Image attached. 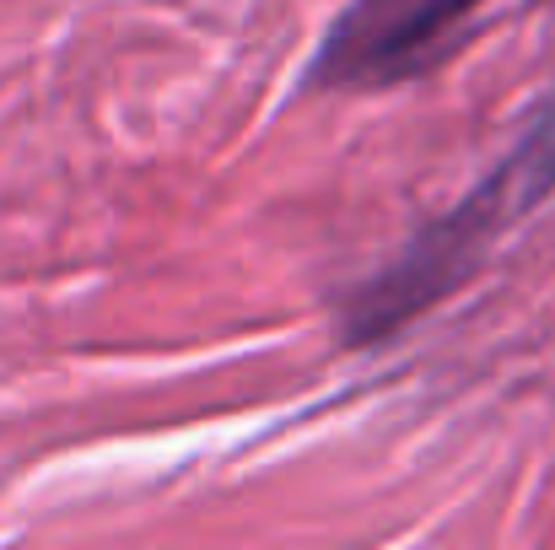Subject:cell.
Segmentation results:
<instances>
[{"mask_svg":"<svg viewBox=\"0 0 555 550\" xmlns=\"http://www.w3.org/2000/svg\"><path fill=\"white\" fill-rule=\"evenodd\" d=\"M555 189V119L529 130L518 141V152L480 183L459 210H448L442 221H431L388 270H377L362 292H351L346 303V341H383L399 324H410L415 314H426L431 303H442L545 194Z\"/></svg>","mask_w":555,"mask_h":550,"instance_id":"cell-1","label":"cell"},{"mask_svg":"<svg viewBox=\"0 0 555 550\" xmlns=\"http://www.w3.org/2000/svg\"><path fill=\"white\" fill-rule=\"evenodd\" d=\"M486 0H351L319 60V87H388L431 65Z\"/></svg>","mask_w":555,"mask_h":550,"instance_id":"cell-2","label":"cell"}]
</instances>
